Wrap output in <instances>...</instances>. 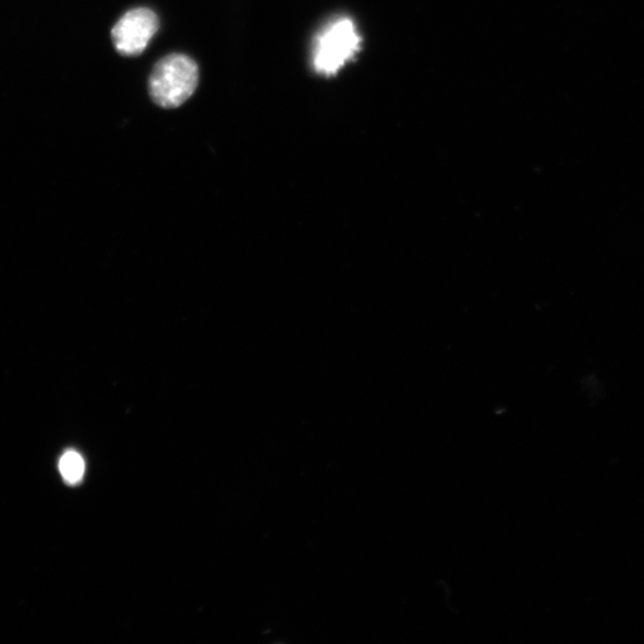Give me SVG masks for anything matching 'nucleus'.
<instances>
[{
    "instance_id": "obj_1",
    "label": "nucleus",
    "mask_w": 644,
    "mask_h": 644,
    "mask_svg": "<svg viewBox=\"0 0 644 644\" xmlns=\"http://www.w3.org/2000/svg\"><path fill=\"white\" fill-rule=\"evenodd\" d=\"M199 80V66L190 56L169 54L152 71L149 81L151 99L165 109L178 108L190 99Z\"/></svg>"
},
{
    "instance_id": "obj_2",
    "label": "nucleus",
    "mask_w": 644,
    "mask_h": 644,
    "mask_svg": "<svg viewBox=\"0 0 644 644\" xmlns=\"http://www.w3.org/2000/svg\"><path fill=\"white\" fill-rule=\"evenodd\" d=\"M362 38L354 21L348 17L336 18L315 36L312 65L318 75L336 76L346 63L359 53Z\"/></svg>"
},
{
    "instance_id": "obj_3",
    "label": "nucleus",
    "mask_w": 644,
    "mask_h": 644,
    "mask_svg": "<svg viewBox=\"0 0 644 644\" xmlns=\"http://www.w3.org/2000/svg\"><path fill=\"white\" fill-rule=\"evenodd\" d=\"M160 29V18L148 8L132 9L118 20L112 31L114 47L119 54H141Z\"/></svg>"
},
{
    "instance_id": "obj_4",
    "label": "nucleus",
    "mask_w": 644,
    "mask_h": 644,
    "mask_svg": "<svg viewBox=\"0 0 644 644\" xmlns=\"http://www.w3.org/2000/svg\"><path fill=\"white\" fill-rule=\"evenodd\" d=\"M60 472L68 483H78L85 471V462L83 457L76 452H67L60 459Z\"/></svg>"
}]
</instances>
